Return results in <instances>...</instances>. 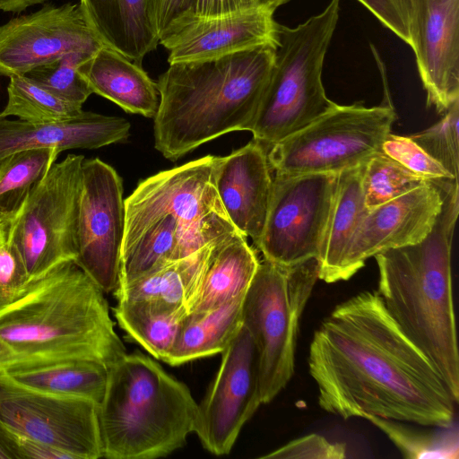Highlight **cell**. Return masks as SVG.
Instances as JSON below:
<instances>
[{"instance_id":"13","label":"cell","mask_w":459,"mask_h":459,"mask_svg":"<svg viewBox=\"0 0 459 459\" xmlns=\"http://www.w3.org/2000/svg\"><path fill=\"white\" fill-rule=\"evenodd\" d=\"M125 228L122 178L100 159H84L74 262L105 293L119 284Z\"/></svg>"},{"instance_id":"28","label":"cell","mask_w":459,"mask_h":459,"mask_svg":"<svg viewBox=\"0 0 459 459\" xmlns=\"http://www.w3.org/2000/svg\"><path fill=\"white\" fill-rule=\"evenodd\" d=\"M187 311L152 300L117 301L113 315L127 335L152 357L166 361Z\"/></svg>"},{"instance_id":"19","label":"cell","mask_w":459,"mask_h":459,"mask_svg":"<svg viewBox=\"0 0 459 459\" xmlns=\"http://www.w3.org/2000/svg\"><path fill=\"white\" fill-rule=\"evenodd\" d=\"M268 150L252 139L219 157L215 186L221 205L235 229L258 245L268 212L273 177Z\"/></svg>"},{"instance_id":"9","label":"cell","mask_w":459,"mask_h":459,"mask_svg":"<svg viewBox=\"0 0 459 459\" xmlns=\"http://www.w3.org/2000/svg\"><path fill=\"white\" fill-rule=\"evenodd\" d=\"M218 160V156L207 155L141 180L125 199L122 249L166 215L176 218L204 246L237 230L216 190Z\"/></svg>"},{"instance_id":"35","label":"cell","mask_w":459,"mask_h":459,"mask_svg":"<svg viewBox=\"0 0 459 459\" xmlns=\"http://www.w3.org/2000/svg\"><path fill=\"white\" fill-rule=\"evenodd\" d=\"M459 100L444 113L443 118L426 130L409 135L458 181Z\"/></svg>"},{"instance_id":"10","label":"cell","mask_w":459,"mask_h":459,"mask_svg":"<svg viewBox=\"0 0 459 459\" xmlns=\"http://www.w3.org/2000/svg\"><path fill=\"white\" fill-rule=\"evenodd\" d=\"M82 155L55 162L7 224L6 240L20 253L30 279L75 260Z\"/></svg>"},{"instance_id":"1","label":"cell","mask_w":459,"mask_h":459,"mask_svg":"<svg viewBox=\"0 0 459 459\" xmlns=\"http://www.w3.org/2000/svg\"><path fill=\"white\" fill-rule=\"evenodd\" d=\"M308 368L319 406L342 419L454 425L456 403L444 380L376 290L342 302L323 320L310 343Z\"/></svg>"},{"instance_id":"36","label":"cell","mask_w":459,"mask_h":459,"mask_svg":"<svg viewBox=\"0 0 459 459\" xmlns=\"http://www.w3.org/2000/svg\"><path fill=\"white\" fill-rule=\"evenodd\" d=\"M381 152L427 181H457L410 136L390 133L382 143Z\"/></svg>"},{"instance_id":"11","label":"cell","mask_w":459,"mask_h":459,"mask_svg":"<svg viewBox=\"0 0 459 459\" xmlns=\"http://www.w3.org/2000/svg\"><path fill=\"white\" fill-rule=\"evenodd\" d=\"M338 173L274 174L262 237L264 259L282 265L318 258Z\"/></svg>"},{"instance_id":"45","label":"cell","mask_w":459,"mask_h":459,"mask_svg":"<svg viewBox=\"0 0 459 459\" xmlns=\"http://www.w3.org/2000/svg\"><path fill=\"white\" fill-rule=\"evenodd\" d=\"M9 350L0 342V370L12 362Z\"/></svg>"},{"instance_id":"31","label":"cell","mask_w":459,"mask_h":459,"mask_svg":"<svg viewBox=\"0 0 459 459\" xmlns=\"http://www.w3.org/2000/svg\"><path fill=\"white\" fill-rule=\"evenodd\" d=\"M366 420L382 430L405 458H458V430L454 425L429 431L411 427L407 422L375 416H368Z\"/></svg>"},{"instance_id":"32","label":"cell","mask_w":459,"mask_h":459,"mask_svg":"<svg viewBox=\"0 0 459 459\" xmlns=\"http://www.w3.org/2000/svg\"><path fill=\"white\" fill-rule=\"evenodd\" d=\"M427 181L381 151L364 163L361 186L368 210L398 197Z\"/></svg>"},{"instance_id":"6","label":"cell","mask_w":459,"mask_h":459,"mask_svg":"<svg viewBox=\"0 0 459 459\" xmlns=\"http://www.w3.org/2000/svg\"><path fill=\"white\" fill-rule=\"evenodd\" d=\"M340 0L295 28L277 24L274 63L251 129L268 151L334 109L322 71L337 25Z\"/></svg>"},{"instance_id":"16","label":"cell","mask_w":459,"mask_h":459,"mask_svg":"<svg viewBox=\"0 0 459 459\" xmlns=\"http://www.w3.org/2000/svg\"><path fill=\"white\" fill-rule=\"evenodd\" d=\"M440 181H430L367 211L351 238L341 281L351 278L367 259L413 245L432 230L444 204Z\"/></svg>"},{"instance_id":"34","label":"cell","mask_w":459,"mask_h":459,"mask_svg":"<svg viewBox=\"0 0 459 459\" xmlns=\"http://www.w3.org/2000/svg\"><path fill=\"white\" fill-rule=\"evenodd\" d=\"M114 294L117 301L152 300L186 309L184 259L170 262Z\"/></svg>"},{"instance_id":"8","label":"cell","mask_w":459,"mask_h":459,"mask_svg":"<svg viewBox=\"0 0 459 459\" xmlns=\"http://www.w3.org/2000/svg\"><path fill=\"white\" fill-rule=\"evenodd\" d=\"M397 114L389 96L378 106L339 105L267 152L274 174L339 173L362 165L391 133Z\"/></svg>"},{"instance_id":"18","label":"cell","mask_w":459,"mask_h":459,"mask_svg":"<svg viewBox=\"0 0 459 459\" xmlns=\"http://www.w3.org/2000/svg\"><path fill=\"white\" fill-rule=\"evenodd\" d=\"M273 12L251 9L214 17L188 15L173 23L160 39L169 64L208 60L277 42Z\"/></svg>"},{"instance_id":"40","label":"cell","mask_w":459,"mask_h":459,"mask_svg":"<svg viewBox=\"0 0 459 459\" xmlns=\"http://www.w3.org/2000/svg\"><path fill=\"white\" fill-rule=\"evenodd\" d=\"M194 0H146L150 20L159 37L179 19L190 13Z\"/></svg>"},{"instance_id":"26","label":"cell","mask_w":459,"mask_h":459,"mask_svg":"<svg viewBox=\"0 0 459 459\" xmlns=\"http://www.w3.org/2000/svg\"><path fill=\"white\" fill-rule=\"evenodd\" d=\"M364 163L337 175L334 200L318 255L319 280L340 281L345 253L359 222L367 212L361 178Z\"/></svg>"},{"instance_id":"43","label":"cell","mask_w":459,"mask_h":459,"mask_svg":"<svg viewBox=\"0 0 459 459\" xmlns=\"http://www.w3.org/2000/svg\"><path fill=\"white\" fill-rule=\"evenodd\" d=\"M47 0H0V10L21 13L29 6L43 4Z\"/></svg>"},{"instance_id":"22","label":"cell","mask_w":459,"mask_h":459,"mask_svg":"<svg viewBox=\"0 0 459 459\" xmlns=\"http://www.w3.org/2000/svg\"><path fill=\"white\" fill-rule=\"evenodd\" d=\"M79 4L102 43L139 65L160 43L146 0H80Z\"/></svg>"},{"instance_id":"42","label":"cell","mask_w":459,"mask_h":459,"mask_svg":"<svg viewBox=\"0 0 459 459\" xmlns=\"http://www.w3.org/2000/svg\"><path fill=\"white\" fill-rule=\"evenodd\" d=\"M256 8H263L260 0H194L188 15L214 17Z\"/></svg>"},{"instance_id":"14","label":"cell","mask_w":459,"mask_h":459,"mask_svg":"<svg viewBox=\"0 0 459 459\" xmlns=\"http://www.w3.org/2000/svg\"><path fill=\"white\" fill-rule=\"evenodd\" d=\"M221 354L219 370L198 404L194 431L204 448L215 455L230 452L262 404L256 350L243 324Z\"/></svg>"},{"instance_id":"20","label":"cell","mask_w":459,"mask_h":459,"mask_svg":"<svg viewBox=\"0 0 459 459\" xmlns=\"http://www.w3.org/2000/svg\"><path fill=\"white\" fill-rule=\"evenodd\" d=\"M130 123L124 117L82 111L74 119L31 123L0 117V160L28 149H99L127 140Z\"/></svg>"},{"instance_id":"12","label":"cell","mask_w":459,"mask_h":459,"mask_svg":"<svg viewBox=\"0 0 459 459\" xmlns=\"http://www.w3.org/2000/svg\"><path fill=\"white\" fill-rule=\"evenodd\" d=\"M0 423L70 459L103 457L99 404L89 399L30 389L0 374Z\"/></svg>"},{"instance_id":"38","label":"cell","mask_w":459,"mask_h":459,"mask_svg":"<svg viewBox=\"0 0 459 459\" xmlns=\"http://www.w3.org/2000/svg\"><path fill=\"white\" fill-rule=\"evenodd\" d=\"M408 45L411 40V0H358Z\"/></svg>"},{"instance_id":"15","label":"cell","mask_w":459,"mask_h":459,"mask_svg":"<svg viewBox=\"0 0 459 459\" xmlns=\"http://www.w3.org/2000/svg\"><path fill=\"white\" fill-rule=\"evenodd\" d=\"M105 45L80 4H45L0 26V76L24 75L69 53L94 55Z\"/></svg>"},{"instance_id":"37","label":"cell","mask_w":459,"mask_h":459,"mask_svg":"<svg viewBox=\"0 0 459 459\" xmlns=\"http://www.w3.org/2000/svg\"><path fill=\"white\" fill-rule=\"evenodd\" d=\"M346 453L344 444L333 443L320 435L310 434L294 439L260 457L268 459H342L347 457Z\"/></svg>"},{"instance_id":"23","label":"cell","mask_w":459,"mask_h":459,"mask_svg":"<svg viewBox=\"0 0 459 459\" xmlns=\"http://www.w3.org/2000/svg\"><path fill=\"white\" fill-rule=\"evenodd\" d=\"M255 251L238 230L212 243L196 299L187 314L203 313L246 293L259 264Z\"/></svg>"},{"instance_id":"33","label":"cell","mask_w":459,"mask_h":459,"mask_svg":"<svg viewBox=\"0 0 459 459\" xmlns=\"http://www.w3.org/2000/svg\"><path fill=\"white\" fill-rule=\"evenodd\" d=\"M93 55L69 53L50 63L37 66L24 75L56 96L82 106L92 91L79 72V66Z\"/></svg>"},{"instance_id":"5","label":"cell","mask_w":459,"mask_h":459,"mask_svg":"<svg viewBox=\"0 0 459 459\" xmlns=\"http://www.w3.org/2000/svg\"><path fill=\"white\" fill-rule=\"evenodd\" d=\"M198 404L188 387L136 351L108 369L99 405L103 457L154 459L181 448L195 431Z\"/></svg>"},{"instance_id":"7","label":"cell","mask_w":459,"mask_h":459,"mask_svg":"<svg viewBox=\"0 0 459 459\" xmlns=\"http://www.w3.org/2000/svg\"><path fill=\"white\" fill-rule=\"evenodd\" d=\"M317 258L282 265L259 262L246 292L242 324L257 354L262 403H268L294 373L299 319L319 280Z\"/></svg>"},{"instance_id":"2","label":"cell","mask_w":459,"mask_h":459,"mask_svg":"<svg viewBox=\"0 0 459 459\" xmlns=\"http://www.w3.org/2000/svg\"><path fill=\"white\" fill-rule=\"evenodd\" d=\"M104 294L74 260L30 279L15 295L0 302V342L9 350L11 363H115L126 350L115 331Z\"/></svg>"},{"instance_id":"39","label":"cell","mask_w":459,"mask_h":459,"mask_svg":"<svg viewBox=\"0 0 459 459\" xmlns=\"http://www.w3.org/2000/svg\"><path fill=\"white\" fill-rule=\"evenodd\" d=\"M30 281L23 260L8 240L0 245V302L4 301Z\"/></svg>"},{"instance_id":"3","label":"cell","mask_w":459,"mask_h":459,"mask_svg":"<svg viewBox=\"0 0 459 459\" xmlns=\"http://www.w3.org/2000/svg\"><path fill=\"white\" fill-rule=\"evenodd\" d=\"M277 42L217 58L169 64L156 82L154 147L177 160L234 131H251L274 63Z\"/></svg>"},{"instance_id":"46","label":"cell","mask_w":459,"mask_h":459,"mask_svg":"<svg viewBox=\"0 0 459 459\" xmlns=\"http://www.w3.org/2000/svg\"><path fill=\"white\" fill-rule=\"evenodd\" d=\"M289 0H260L261 6L274 13L275 9Z\"/></svg>"},{"instance_id":"21","label":"cell","mask_w":459,"mask_h":459,"mask_svg":"<svg viewBox=\"0 0 459 459\" xmlns=\"http://www.w3.org/2000/svg\"><path fill=\"white\" fill-rule=\"evenodd\" d=\"M78 69L93 93L111 100L127 113L155 117L160 103L156 82L141 65L115 49L104 46Z\"/></svg>"},{"instance_id":"17","label":"cell","mask_w":459,"mask_h":459,"mask_svg":"<svg viewBox=\"0 0 459 459\" xmlns=\"http://www.w3.org/2000/svg\"><path fill=\"white\" fill-rule=\"evenodd\" d=\"M410 46L427 105L444 114L459 100V0H411Z\"/></svg>"},{"instance_id":"47","label":"cell","mask_w":459,"mask_h":459,"mask_svg":"<svg viewBox=\"0 0 459 459\" xmlns=\"http://www.w3.org/2000/svg\"><path fill=\"white\" fill-rule=\"evenodd\" d=\"M7 224L0 221V245L6 240Z\"/></svg>"},{"instance_id":"41","label":"cell","mask_w":459,"mask_h":459,"mask_svg":"<svg viewBox=\"0 0 459 459\" xmlns=\"http://www.w3.org/2000/svg\"><path fill=\"white\" fill-rule=\"evenodd\" d=\"M3 428L13 459H70L59 450L14 433L4 426Z\"/></svg>"},{"instance_id":"25","label":"cell","mask_w":459,"mask_h":459,"mask_svg":"<svg viewBox=\"0 0 459 459\" xmlns=\"http://www.w3.org/2000/svg\"><path fill=\"white\" fill-rule=\"evenodd\" d=\"M204 246L171 215L149 225L121 250L119 284L123 288L161 266L183 259Z\"/></svg>"},{"instance_id":"30","label":"cell","mask_w":459,"mask_h":459,"mask_svg":"<svg viewBox=\"0 0 459 459\" xmlns=\"http://www.w3.org/2000/svg\"><path fill=\"white\" fill-rule=\"evenodd\" d=\"M7 103L0 117H16L31 123H56L74 119L83 111L80 105L52 93L25 75L10 77Z\"/></svg>"},{"instance_id":"29","label":"cell","mask_w":459,"mask_h":459,"mask_svg":"<svg viewBox=\"0 0 459 459\" xmlns=\"http://www.w3.org/2000/svg\"><path fill=\"white\" fill-rule=\"evenodd\" d=\"M60 152L56 148L28 149L0 160V221L8 224Z\"/></svg>"},{"instance_id":"4","label":"cell","mask_w":459,"mask_h":459,"mask_svg":"<svg viewBox=\"0 0 459 459\" xmlns=\"http://www.w3.org/2000/svg\"><path fill=\"white\" fill-rule=\"evenodd\" d=\"M442 211L420 242L375 255L377 290L402 332L429 359L459 401V354L453 299L451 249L458 216V182L445 180Z\"/></svg>"},{"instance_id":"44","label":"cell","mask_w":459,"mask_h":459,"mask_svg":"<svg viewBox=\"0 0 459 459\" xmlns=\"http://www.w3.org/2000/svg\"><path fill=\"white\" fill-rule=\"evenodd\" d=\"M0 459H13L9 449L7 437L3 426L0 423Z\"/></svg>"},{"instance_id":"24","label":"cell","mask_w":459,"mask_h":459,"mask_svg":"<svg viewBox=\"0 0 459 459\" xmlns=\"http://www.w3.org/2000/svg\"><path fill=\"white\" fill-rule=\"evenodd\" d=\"M108 367L81 359L11 363L0 374L11 382L43 393L80 397L100 405L107 385Z\"/></svg>"},{"instance_id":"27","label":"cell","mask_w":459,"mask_h":459,"mask_svg":"<svg viewBox=\"0 0 459 459\" xmlns=\"http://www.w3.org/2000/svg\"><path fill=\"white\" fill-rule=\"evenodd\" d=\"M245 295L203 313L186 314L165 362L179 366L221 353L242 325Z\"/></svg>"}]
</instances>
